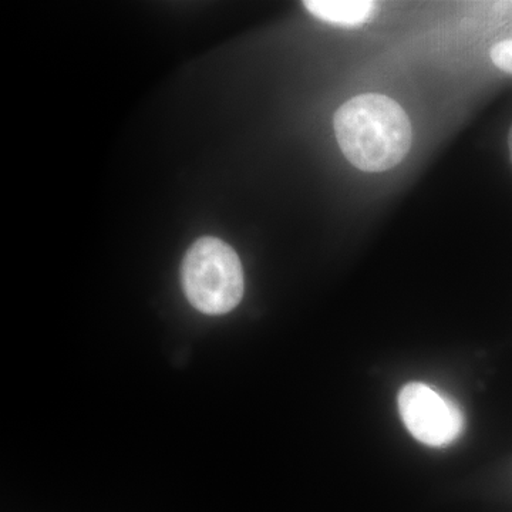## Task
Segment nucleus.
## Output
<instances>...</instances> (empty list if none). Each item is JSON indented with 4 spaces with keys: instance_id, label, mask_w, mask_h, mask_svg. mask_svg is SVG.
I'll list each match as a JSON object with an SVG mask.
<instances>
[{
    "instance_id": "obj_1",
    "label": "nucleus",
    "mask_w": 512,
    "mask_h": 512,
    "mask_svg": "<svg viewBox=\"0 0 512 512\" xmlns=\"http://www.w3.org/2000/svg\"><path fill=\"white\" fill-rule=\"evenodd\" d=\"M340 150L366 173H382L402 163L412 147V124L397 101L382 94H362L335 114Z\"/></svg>"
},
{
    "instance_id": "obj_2",
    "label": "nucleus",
    "mask_w": 512,
    "mask_h": 512,
    "mask_svg": "<svg viewBox=\"0 0 512 512\" xmlns=\"http://www.w3.org/2000/svg\"><path fill=\"white\" fill-rule=\"evenodd\" d=\"M185 296L207 315H224L244 296V271L237 252L221 239H198L181 266Z\"/></svg>"
},
{
    "instance_id": "obj_3",
    "label": "nucleus",
    "mask_w": 512,
    "mask_h": 512,
    "mask_svg": "<svg viewBox=\"0 0 512 512\" xmlns=\"http://www.w3.org/2000/svg\"><path fill=\"white\" fill-rule=\"evenodd\" d=\"M397 403L407 430L420 443L444 447L463 434L464 414L460 406L427 384H406Z\"/></svg>"
},
{
    "instance_id": "obj_4",
    "label": "nucleus",
    "mask_w": 512,
    "mask_h": 512,
    "mask_svg": "<svg viewBox=\"0 0 512 512\" xmlns=\"http://www.w3.org/2000/svg\"><path fill=\"white\" fill-rule=\"evenodd\" d=\"M303 6L316 18L342 26L363 25L376 10L369 0H306Z\"/></svg>"
},
{
    "instance_id": "obj_5",
    "label": "nucleus",
    "mask_w": 512,
    "mask_h": 512,
    "mask_svg": "<svg viewBox=\"0 0 512 512\" xmlns=\"http://www.w3.org/2000/svg\"><path fill=\"white\" fill-rule=\"evenodd\" d=\"M491 60L498 69L512 74V39L497 43L491 49Z\"/></svg>"
},
{
    "instance_id": "obj_6",
    "label": "nucleus",
    "mask_w": 512,
    "mask_h": 512,
    "mask_svg": "<svg viewBox=\"0 0 512 512\" xmlns=\"http://www.w3.org/2000/svg\"><path fill=\"white\" fill-rule=\"evenodd\" d=\"M508 147H510V158L512 163V126L510 128V134H508Z\"/></svg>"
}]
</instances>
